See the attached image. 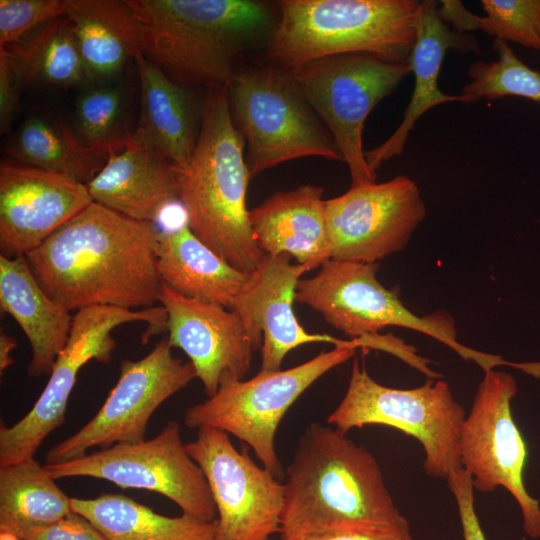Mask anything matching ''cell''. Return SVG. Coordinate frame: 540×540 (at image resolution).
Masks as SVG:
<instances>
[{
    "label": "cell",
    "instance_id": "cell-1",
    "mask_svg": "<svg viewBox=\"0 0 540 540\" xmlns=\"http://www.w3.org/2000/svg\"><path fill=\"white\" fill-rule=\"evenodd\" d=\"M158 230L92 202L26 256L45 293L67 311L131 310L158 302Z\"/></svg>",
    "mask_w": 540,
    "mask_h": 540
},
{
    "label": "cell",
    "instance_id": "cell-2",
    "mask_svg": "<svg viewBox=\"0 0 540 540\" xmlns=\"http://www.w3.org/2000/svg\"><path fill=\"white\" fill-rule=\"evenodd\" d=\"M286 478L281 537L341 527L383 528L411 536L375 457L335 427H306Z\"/></svg>",
    "mask_w": 540,
    "mask_h": 540
},
{
    "label": "cell",
    "instance_id": "cell-3",
    "mask_svg": "<svg viewBox=\"0 0 540 540\" xmlns=\"http://www.w3.org/2000/svg\"><path fill=\"white\" fill-rule=\"evenodd\" d=\"M243 140L231 115L228 87H209L191 161L186 168L172 165V172L192 233L232 267L250 274L264 253L249 221L251 178Z\"/></svg>",
    "mask_w": 540,
    "mask_h": 540
},
{
    "label": "cell",
    "instance_id": "cell-4",
    "mask_svg": "<svg viewBox=\"0 0 540 540\" xmlns=\"http://www.w3.org/2000/svg\"><path fill=\"white\" fill-rule=\"evenodd\" d=\"M144 56L182 86H228L237 56L272 27L252 0H125Z\"/></svg>",
    "mask_w": 540,
    "mask_h": 540
},
{
    "label": "cell",
    "instance_id": "cell-5",
    "mask_svg": "<svg viewBox=\"0 0 540 540\" xmlns=\"http://www.w3.org/2000/svg\"><path fill=\"white\" fill-rule=\"evenodd\" d=\"M268 56L289 70L339 54L410 64L419 0H281Z\"/></svg>",
    "mask_w": 540,
    "mask_h": 540
},
{
    "label": "cell",
    "instance_id": "cell-6",
    "mask_svg": "<svg viewBox=\"0 0 540 540\" xmlns=\"http://www.w3.org/2000/svg\"><path fill=\"white\" fill-rule=\"evenodd\" d=\"M377 268L378 264L328 260L316 275L299 280L295 299L320 313L328 324L352 339L397 326L436 339L464 360L478 364L483 371L512 365L501 356L461 344L454 319L446 312L423 317L414 314L396 293L378 281Z\"/></svg>",
    "mask_w": 540,
    "mask_h": 540
},
{
    "label": "cell",
    "instance_id": "cell-7",
    "mask_svg": "<svg viewBox=\"0 0 540 540\" xmlns=\"http://www.w3.org/2000/svg\"><path fill=\"white\" fill-rule=\"evenodd\" d=\"M465 416V409L441 378L411 389L386 387L355 359L345 395L327 422L346 434L365 425L396 428L421 444L425 472L446 480L461 467L459 438Z\"/></svg>",
    "mask_w": 540,
    "mask_h": 540
},
{
    "label": "cell",
    "instance_id": "cell-8",
    "mask_svg": "<svg viewBox=\"0 0 540 540\" xmlns=\"http://www.w3.org/2000/svg\"><path fill=\"white\" fill-rule=\"evenodd\" d=\"M356 344L335 346L287 370L259 371L249 380L223 376L217 392L189 406L184 423L189 428L211 427L246 443L275 478L284 470L275 448L278 426L293 403L315 381L351 359Z\"/></svg>",
    "mask_w": 540,
    "mask_h": 540
},
{
    "label": "cell",
    "instance_id": "cell-9",
    "mask_svg": "<svg viewBox=\"0 0 540 540\" xmlns=\"http://www.w3.org/2000/svg\"><path fill=\"white\" fill-rule=\"evenodd\" d=\"M227 87L233 121L247 142L250 178L302 157L343 161L286 71L247 69Z\"/></svg>",
    "mask_w": 540,
    "mask_h": 540
},
{
    "label": "cell",
    "instance_id": "cell-10",
    "mask_svg": "<svg viewBox=\"0 0 540 540\" xmlns=\"http://www.w3.org/2000/svg\"><path fill=\"white\" fill-rule=\"evenodd\" d=\"M285 71L326 123L348 166L351 186L376 182L363 150L365 121L412 72L410 64L389 62L369 53H347Z\"/></svg>",
    "mask_w": 540,
    "mask_h": 540
},
{
    "label": "cell",
    "instance_id": "cell-11",
    "mask_svg": "<svg viewBox=\"0 0 540 540\" xmlns=\"http://www.w3.org/2000/svg\"><path fill=\"white\" fill-rule=\"evenodd\" d=\"M130 322L148 323L145 342L151 334L166 330L167 315L162 306L139 310L90 306L76 311L68 341L41 395L21 420L0 426V468L34 458L46 437L64 423L80 369L91 360L110 361L116 346L112 331Z\"/></svg>",
    "mask_w": 540,
    "mask_h": 540
},
{
    "label": "cell",
    "instance_id": "cell-12",
    "mask_svg": "<svg viewBox=\"0 0 540 540\" xmlns=\"http://www.w3.org/2000/svg\"><path fill=\"white\" fill-rule=\"evenodd\" d=\"M56 479L91 477L127 489H144L173 501L183 514L205 522L217 519L207 479L183 442L180 425L168 421L153 438L115 444L80 458L45 464Z\"/></svg>",
    "mask_w": 540,
    "mask_h": 540
},
{
    "label": "cell",
    "instance_id": "cell-13",
    "mask_svg": "<svg viewBox=\"0 0 540 540\" xmlns=\"http://www.w3.org/2000/svg\"><path fill=\"white\" fill-rule=\"evenodd\" d=\"M517 392L516 380L509 373L484 371L461 427L460 465L471 475L474 489L483 493L507 489L521 510L525 533L539 538L540 504L523 482L527 446L511 411Z\"/></svg>",
    "mask_w": 540,
    "mask_h": 540
},
{
    "label": "cell",
    "instance_id": "cell-14",
    "mask_svg": "<svg viewBox=\"0 0 540 540\" xmlns=\"http://www.w3.org/2000/svg\"><path fill=\"white\" fill-rule=\"evenodd\" d=\"M168 338L162 339L143 358L121 362L120 375L98 412L82 428L46 453L45 464L80 458L93 447L145 440L153 413L196 377L191 362L172 353Z\"/></svg>",
    "mask_w": 540,
    "mask_h": 540
},
{
    "label": "cell",
    "instance_id": "cell-15",
    "mask_svg": "<svg viewBox=\"0 0 540 540\" xmlns=\"http://www.w3.org/2000/svg\"><path fill=\"white\" fill-rule=\"evenodd\" d=\"M201 467L217 511L215 540H269L281 531L284 484L246 451H238L228 433L198 429L186 444Z\"/></svg>",
    "mask_w": 540,
    "mask_h": 540
},
{
    "label": "cell",
    "instance_id": "cell-16",
    "mask_svg": "<svg viewBox=\"0 0 540 540\" xmlns=\"http://www.w3.org/2000/svg\"><path fill=\"white\" fill-rule=\"evenodd\" d=\"M330 260L377 264L402 251L426 216L417 184L400 175L325 200Z\"/></svg>",
    "mask_w": 540,
    "mask_h": 540
},
{
    "label": "cell",
    "instance_id": "cell-17",
    "mask_svg": "<svg viewBox=\"0 0 540 540\" xmlns=\"http://www.w3.org/2000/svg\"><path fill=\"white\" fill-rule=\"evenodd\" d=\"M308 271L306 266L292 263L287 254H264L234 300L231 310L242 320L254 350L261 348L260 371L281 370L287 354L305 344L359 347L355 339L308 333L298 322L293 303L297 284Z\"/></svg>",
    "mask_w": 540,
    "mask_h": 540
},
{
    "label": "cell",
    "instance_id": "cell-18",
    "mask_svg": "<svg viewBox=\"0 0 540 540\" xmlns=\"http://www.w3.org/2000/svg\"><path fill=\"white\" fill-rule=\"evenodd\" d=\"M92 202L85 184L65 175L2 160L1 255H27Z\"/></svg>",
    "mask_w": 540,
    "mask_h": 540
},
{
    "label": "cell",
    "instance_id": "cell-19",
    "mask_svg": "<svg viewBox=\"0 0 540 540\" xmlns=\"http://www.w3.org/2000/svg\"><path fill=\"white\" fill-rule=\"evenodd\" d=\"M158 302L166 311L169 344L188 356L207 397L217 392L223 376L243 380L255 350L236 312L164 284Z\"/></svg>",
    "mask_w": 540,
    "mask_h": 540
},
{
    "label": "cell",
    "instance_id": "cell-20",
    "mask_svg": "<svg viewBox=\"0 0 540 540\" xmlns=\"http://www.w3.org/2000/svg\"><path fill=\"white\" fill-rule=\"evenodd\" d=\"M86 186L93 202L144 222L178 200L172 164L135 131Z\"/></svg>",
    "mask_w": 540,
    "mask_h": 540
},
{
    "label": "cell",
    "instance_id": "cell-21",
    "mask_svg": "<svg viewBox=\"0 0 540 540\" xmlns=\"http://www.w3.org/2000/svg\"><path fill=\"white\" fill-rule=\"evenodd\" d=\"M437 9L436 1H422L416 40L409 61L415 77L414 89L398 128L381 145L365 151L366 162L373 175H376L383 162L402 155L410 131L426 111L443 103H464L461 94L449 95L439 89V74L448 49L479 53V44L472 35L448 28Z\"/></svg>",
    "mask_w": 540,
    "mask_h": 540
},
{
    "label": "cell",
    "instance_id": "cell-22",
    "mask_svg": "<svg viewBox=\"0 0 540 540\" xmlns=\"http://www.w3.org/2000/svg\"><path fill=\"white\" fill-rule=\"evenodd\" d=\"M324 189L302 185L279 191L249 210L254 239L267 255L287 254L308 270L329 258Z\"/></svg>",
    "mask_w": 540,
    "mask_h": 540
},
{
    "label": "cell",
    "instance_id": "cell-23",
    "mask_svg": "<svg viewBox=\"0 0 540 540\" xmlns=\"http://www.w3.org/2000/svg\"><path fill=\"white\" fill-rule=\"evenodd\" d=\"M0 308L16 320L30 343L28 375H50L68 341L73 316L45 293L24 255L0 254Z\"/></svg>",
    "mask_w": 540,
    "mask_h": 540
},
{
    "label": "cell",
    "instance_id": "cell-24",
    "mask_svg": "<svg viewBox=\"0 0 540 540\" xmlns=\"http://www.w3.org/2000/svg\"><path fill=\"white\" fill-rule=\"evenodd\" d=\"M89 86L112 82L143 54L138 23L125 1L65 0V15Z\"/></svg>",
    "mask_w": 540,
    "mask_h": 540
},
{
    "label": "cell",
    "instance_id": "cell-25",
    "mask_svg": "<svg viewBox=\"0 0 540 540\" xmlns=\"http://www.w3.org/2000/svg\"><path fill=\"white\" fill-rule=\"evenodd\" d=\"M156 267L162 284L176 293L228 309L248 276L200 241L187 223L158 232Z\"/></svg>",
    "mask_w": 540,
    "mask_h": 540
},
{
    "label": "cell",
    "instance_id": "cell-26",
    "mask_svg": "<svg viewBox=\"0 0 540 540\" xmlns=\"http://www.w3.org/2000/svg\"><path fill=\"white\" fill-rule=\"evenodd\" d=\"M141 112L136 133L177 168H186L195 150V105L186 87L172 80L144 54L136 58Z\"/></svg>",
    "mask_w": 540,
    "mask_h": 540
},
{
    "label": "cell",
    "instance_id": "cell-27",
    "mask_svg": "<svg viewBox=\"0 0 540 540\" xmlns=\"http://www.w3.org/2000/svg\"><path fill=\"white\" fill-rule=\"evenodd\" d=\"M6 153L14 162L89 183L108 157L84 144L61 119L26 117L11 136Z\"/></svg>",
    "mask_w": 540,
    "mask_h": 540
},
{
    "label": "cell",
    "instance_id": "cell-28",
    "mask_svg": "<svg viewBox=\"0 0 540 540\" xmlns=\"http://www.w3.org/2000/svg\"><path fill=\"white\" fill-rule=\"evenodd\" d=\"M72 510L89 520L109 540H215L216 520L183 514L161 515L121 494L71 498Z\"/></svg>",
    "mask_w": 540,
    "mask_h": 540
},
{
    "label": "cell",
    "instance_id": "cell-29",
    "mask_svg": "<svg viewBox=\"0 0 540 540\" xmlns=\"http://www.w3.org/2000/svg\"><path fill=\"white\" fill-rule=\"evenodd\" d=\"M72 512L71 498L35 458L0 468V531L24 538Z\"/></svg>",
    "mask_w": 540,
    "mask_h": 540
},
{
    "label": "cell",
    "instance_id": "cell-30",
    "mask_svg": "<svg viewBox=\"0 0 540 540\" xmlns=\"http://www.w3.org/2000/svg\"><path fill=\"white\" fill-rule=\"evenodd\" d=\"M21 85H89L69 20L63 16L4 48Z\"/></svg>",
    "mask_w": 540,
    "mask_h": 540
},
{
    "label": "cell",
    "instance_id": "cell-31",
    "mask_svg": "<svg viewBox=\"0 0 540 540\" xmlns=\"http://www.w3.org/2000/svg\"><path fill=\"white\" fill-rule=\"evenodd\" d=\"M128 105V92L121 83L89 86L78 96L75 104L77 136L84 144L108 157L121 148L133 133L125 124Z\"/></svg>",
    "mask_w": 540,
    "mask_h": 540
},
{
    "label": "cell",
    "instance_id": "cell-32",
    "mask_svg": "<svg viewBox=\"0 0 540 540\" xmlns=\"http://www.w3.org/2000/svg\"><path fill=\"white\" fill-rule=\"evenodd\" d=\"M497 59L473 63L468 71L470 82L462 90L464 103L480 98L496 100L518 96L540 103V72L516 56L508 42L495 39Z\"/></svg>",
    "mask_w": 540,
    "mask_h": 540
},
{
    "label": "cell",
    "instance_id": "cell-33",
    "mask_svg": "<svg viewBox=\"0 0 540 540\" xmlns=\"http://www.w3.org/2000/svg\"><path fill=\"white\" fill-rule=\"evenodd\" d=\"M481 30L495 39L540 49V0H482Z\"/></svg>",
    "mask_w": 540,
    "mask_h": 540
},
{
    "label": "cell",
    "instance_id": "cell-34",
    "mask_svg": "<svg viewBox=\"0 0 540 540\" xmlns=\"http://www.w3.org/2000/svg\"><path fill=\"white\" fill-rule=\"evenodd\" d=\"M65 15V0H0V48Z\"/></svg>",
    "mask_w": 540,
    "mask_h": 540
},
{
    "label": "cell",
    "instance_id": "cell-35",
    "mask_svg": "<svg viewBox=\"0 0 540 540\" xmlns=\"http://www.w3.org/2000/svg\"><path fill=\"white\" fill-rule=\"evenodd\" d=\"M446 481L458 507L463 539L487 540L475 510V489L471 475L460 467Z\"/></svg>",
    "mask_w": 540,
    "mask_h": 540
},
{
    "label": "cell",
    "instance_id": "cell-36",
    "mask_svg": "<svg viewBox=\"0 0 540 540\" xmlns=\"http://www.w3.org/2000/svg\"><path fill=\"white\" fill-rule=\"evenodd\" d=\"M24 540H109L89 520L72 512L67 517L29 532Z\"/></svg>",
    "mask_w": 540,
    "mask_h": 540
},
{
    "label": "cell",
    "instance_id": "cell-37",
    "mask_svg": "<svg viewBox=\"0 0 540 540\" xmlns=\"http://www.w3.org/2000/svg\"><path fill=\"white\" fill-rule=\"evenodd\" d=\"M19 83L4 48H0V131L7 133L19 105Z\"/></svg>",
    "mask_w": 540,
    "mask_h": 540
},
{
    "label": "cell",
    "instance_id": "cell-38",
    "mask_svg": "<svg viewBox=\"0 0 540 540\" xmlns=\"http://www.w3.org/2000/svg\"><path fill=\"white\" fill-rule=\"evenodd\" d=\"M284 537H296L299 540H412V536L374 527H341Z\"/></svg>",
    "mask_w": 540,
    "mask_h": 540
},
{
    "label": "cell",
    "instance_id": "cell-39",
    "mask_svg": "<svg viewBox=\"0 0 540 540\" xmlns=\"http://www.w3.org/2000/svg\"><path fill=\"white\" fill-rule=\"evenodd\" d=\"M439 3L438 15L444 22H451L454 30L467 33L481 28L482 16L471 13L460 1L444 0Z\"/></svg>",
    "mask_w": 540,
    "mask_h": 540
},
{
    "label": "cell",
    "instance_id": "cell-40",
    "mask_svg": "<svg viewBox=\"0 0 540 540\" xmlns=\"http://www.w3.org/2000/svg\"><path fill=\"white\" fill-rule=\"evenodd\" d=\"M16 339L9 336L6 332L0 333V373L3 372L14 363L11 356L12 351L16 347Z\"/></svg>",
    "mask_w": 540,
    "mask_h": 540
},
{
    "label": "cell",
    "instance_id": "cell-41",
    "mask_svg": "<svg viewBox=\"0 0 540 540\" xmlns=\"http://www.w3.org/2000/svg\"><path fill=\"white\" fill-rule=\"evenodd\" d=\"M0 540H24V539L20 538L19 536L11 532L0 531Z\"/></svg>",
    "mask_w": 540,
    "mask_h": 540
},
{
    "label": "cell",
    "instance_id": "cell-42",
    "mask_svg": "<svg viewBox=\"0 0 540 540\" xmlns=\"http://www.w3.org/2000/svg\"><path fill=\"white\" fill-rule=\"evenodd\" d=\"M281 540H299L296 537H281Z\"/></svg>",
    "mask_w": 540,
    "mask_h": 540
},
{
    "label": "cell",
    "instance_id": "cell-43",
    "mask_svg": "<svg viewBox=\"0 0 540 540\" xmlns=\"http://www.w3.org/2000/svg\"><path fill=\"white\" fill-rule=\"evenodd\" d=\"M538 52L540 53V49H539V51H538Z\"/></svg>",
    "mask_w": 540,
    "mask_h": 540
}]
</instances>
